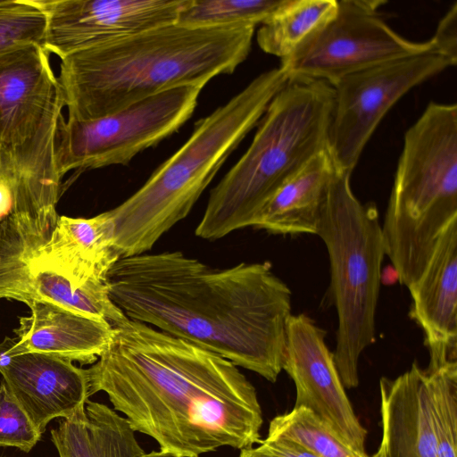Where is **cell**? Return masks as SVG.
I'll return each instance as SVG.
<instances>
[{
    "instance_id": "7a4b0ae2",
    "label": "cell",
    "mask_w": 457,
    "mask_h": 457,
    "mask_svg": "<svg viewBox=\"0 0 457 457\" xmlns=\"http://www.w3.org/2000/svg\"><path fill=\"white\" fill-rule=\"evenodd\" d=\"M111 299L134 320L275 382L282 370L292 293L269 262L214 268L179 251L121 257Z\"/></svg>"
},
{
    "instance_id": "7402d4cb",
    "label": "cell",
    "mask_w": 457,
    "mask_h": 457,
    "mask_svg": "<svg viewBox=\"0 0 457 457\" xmlns=\"http://www.w3.org/2000/svg\"><path fill=\"white\" fill-rule=\"evenodd\" d=\"M50 433L60 457H145L146 453L125 417L90 400L84 411L62 419Z\"/></svg>"
},
{
    "instance_id": "52a82bcc",
    "label": "cell",
    "mask_w": 457,
    "mask_h": 457,
    "mask_svg": "<svg viewBox=\"0 0 457 457\" xmlns=\"http://www.w3.org/2000/svg\"><path fill=\"white\" fill-rule=\"evenodd\" d=\"M351 174L334 170L317 234L328 250L330 294L338 326L334 362L345 388L359 385L361 353L376 338L375 317L386 255L382 228L374 203L353 194Z\"/></svg>"
},
{
    "instance_id": "ffe728a7",
    "label": "cell",
    "mask_w": 457,
    "mask_h": 457,
    "mask_svg": "<svg viewBox=\"0 0 457 457\" xmlns=\"http://www.w3.org/2000/svg\"><path fill=\"white\" fill-rule=\"evenodd\" d=\"M120 258L114 224L106 211L87 219L59 216L49 239L27 260L85 286L106 283L110 270Z\"/></svg>"
},
{
    "instance_id": "4fadbf2b",
    "label": "cell",
    "mask_w": 457,
    "mask_h": 457,
    "mask_svg": "<svg viewBox=\"0 0 457 457\" xmlns=\"http://www.w3.org/2000/svg\"><path fill=\"white\" fill-rule=\"evenodd\" d=\"M325 337L326 331L308 315L290 316L282 370L295 385L294 407L311 410L356 453L369 457L367 431L345 394Z\"/></svg>"
},
{
    "instance_id": "1f68e13d",
    "label": "cell",
    "mask_w": 457,
    "mask_h": 457,
    "mask_svg": "<svg viewBox=\"0 0 457 457\" xmlns=\"http://www.w3.org/2000/svg\"><path fill=\"white\" fill-rule=\"evenodd\" d=\"M238 457H257V456L252 452L251 448H248V449L241 450Z\"/></svg>"
},
{
    "instance_id": "ba28073f",
    "label": "cell",
    "mask_w": 457,
    "mask_h": 457,
    "mask_svg": "<svg viewBox=\"0 0 457 457\" xmlns=\"http://www.w3.org/2000/svg\"><path fill=\"white\" fill-rule=\"evenodd\" d=\"M64 106L59 89L31 137L17 145L0 144V255L30 259L56 225L62 178L55 137Z\"/></svg>"
},
{
    "instance_id": "5b68a950",
    "label": "cell",
    "mask_w": 457,
    "mask_h": 457,
    "mask_svg": "<svg viewBox=\"0 0 457 457\" xmlns=\"http://www.w3.org/2000/svg\"><path fill=\"white\" fill-rule=\"evenodd\" d=\"M333 87L321 80H288L273 97L245 153L209 195L195 228L220 239L253 227L268 200L293 175L327 150Z\"/></svg>"
},
{
    "instance_id": "2e32d148",
    "label": "cell",
    "mask_w": 457,
    "mask_h": 457,
    "mask_svg": "<svg viewBox=\"0 0 457 457\" xmlns=\"http://www.w3.org/2000/svg\"><path fill=\"white\" fill-rule=\"evenodd\" d=\"M60 89L49 54L27 44L0 54V144L17 145L38 129Z\"/></svg>"
},
{
    "instance_id": "603a6c76",
    "label": "cell",
    "mask_w": 457,
    "mask_h": 457,
    "mask_svg": "<svg viewBox=\"0 0 457 457\" xmlns=\"http://www.w3.org/2000/svg\"><path fill=\"white\" fill-rule=\"evenodd\" d=\"M337 5V0H283L257 31L260 48L287 59L335 16Z\"/></svg>"
},
{
    "instance_id": "8992f818",
    "label": "cell",
    "mask_w": 457,
    "mask_h": 457,
    "mask_svg": "<svg viewBox=\"0 0 457 457\" xmlns=\"http://www.w3.org/2000/svg\"><path fill=\"white\" fill-rule=\"evenodd\" d=\"M457 219V105L430 102L403 137L382 228L386 255L407 287Z\"/></svg>"
},
{
    "instance_id": "d6986e66",
    "label": "cell",
    "mask_w": 457,
    "mask_h": 457,
    "mask_svg": "<svg viewBox=\"0 0 457 457\" xmlns=\"http://www.w3.org/2000/svg\"><path fill=\"white\" fill-rule=\"evenodd\" d=\"M46 301L115 327L129 318L111 299L106 283L79 286L63 273L20 255H0V299Z\"/></svg>"
},
{
    "instance_id": "5bb4252c",
    "label": "cell",
    "mask_w": 457,
    "mask_h": 457,
    "mask_svg": "<svg viewBox=\"0 0 457 457\" xmlns=\"http://www.w3.org/2000/svg\"><path fill=\"white\" fill-rule=\"evenodd\" d=\"M0 373L11 395L43 434L54 418L84 411L89 398L86 369L56 356L0 353Z\"/></svg>"
},
{
    "instance_id": "e0dca14e",
    "label": "cell",
    "mask_w": 457,
    "mask_h": 457,
    "mask_svg": "<svg viewBox=\"0 0 457 457\" xmlns=\"http://www.w3.org/2000/svg\"><path fill=\"white\" fill-rule=\"evenodd\" d=\"M26 304L30 315L19 319L16 337H4L0 353H38L85 365L95 363L106 348L112 333L106 321L46 301Z\"/></svg>"
},
{
    "instance_id": "9c48e42d",
    "label": "cell",
    "mask_w": 457,
    "mask_h": 457,
    "mask_svg": "<svg viewBox=\"0 0 457 457\" xmlns=\"http://www.w3.org/2000/svg\"><path fill=\"white\" fill-rule=\"evenodd\" d=\"M204 87L185 85L86 121L62 115L55 137L61 178L111 165H127L137 154L171 136L191 118Z\"/></svg>"
},
{
    "instance_id": "f546056e",
    "label": "cell",
    "mask_w": 457,
    "mask_h": 457,
    "mask_svg": "<svg viewBox=\"0 0 457 457\" xmlns=\"http://www.w3.org/2000/svg\"><path fill=\"white\" fill-rule=\"evenodd\" d=\"M257 447H251L257 457H319L301 445L284 437L267 436Z\"/></svg>"
},
{
    "instance_id": "9a60e30c",
    "label": "cell",
    "mask_w": 457,
    "mask_h": 457,
    "mask_svg": "<svg viewBox=\"0 0 457 457\" xmlns=\"http://www.w3.org/2000/svg\"><path fill=\"white\" fill-rule=\"evenodd\" d=\"M411 318L421 328L431 374L457 359V219L445 228L425 270L408 287Z\"/></svg>"
},
{
    "instance_id": "6da1fadb",
    "label": "cell",
    "mask_w": 457,
    "mask_h": 457,
    "mask_svg": "<svg viewBox=\"0 0 457 457\" xmlns=\"http://www.w3.org/2000/svg\"><path fill=\"white\" fill-rule=\"evenodd\" d=\"M86 371L89 396L105 393L113 410L162 452L199 457L261 440L256 390L237 366L145 323L128 319L112 327Z\"/></svg>"
},
{
    "instance_id": "4dcf8cb0",
    "label": "cell",
    "mask_w": 457,
    "mask_h": 457,
    "mask_svg": "<svg viewBox=\"0 0 457 457\" xmlns=\"http://www.w3.org/2000/svg\"><path fill=\"white\" fill-rule=\"evenodd\" d=\"M145 457H181L176 454L162 452V451H153L149 453H145Z\"/></svg>"
},
{
    "instance_id": "cb8c5ba5",
    "label": "cell",
    "mask_w": 457,
    "mask_h": 457,
    "mask_svg": "<svg viewBox=\"0 0 457 457\" xmlns=\"http://www.w3.org/2000/svg\"><path fill=\"white\" fill-rule=\"evenodd\" d=\"M267 436L287 438L319 457H362L305 407L273 418Z\"/></svg>"
},
{
    "instance_id": "d6a6232c",
    "label": "cell",
    "mask_w": 457,
    "mask_h": 457,
    "mask_svg": "<svg viewBox=\"0 0 457 457\" xmlns=\"http://www.w3.org/2000/svg\"><path fill=\"white\" fill-rule=\"evenodd\" d=\"M1 457V456H0Z\"/></svg>"
},
{
    "instance_id": "44dd1931",
    "label": "cell",
    "mask_w": 457,
    "mask_h": 457,
    "mask_svg": "<svg viewBox=\"0 0 457 457\" xmlns=\"http://www.w3.org/2000/svg\"><path fill=\"white\" fill-rule=\"evenodd\" d=\"M335 167L328 150L287 179L260 211L253 227L272 234H317Z\"/></svg>"
},
{
    "instance_id": "ac0fdd59",
    "label": "cell",
    "mask_w": 457,
    "mask_h": 457,
    "mask_svg": "<svg viewBox=\"0 0 457 457\" xmlns=\"http://www.w3.org/2000/svg\"><path fill=\"white\" fill-rule=\"evenodd\" d=\"M382 436L372 457H438L427 374L416 361L379 381Z\"/></svg>"
},
{
    "instance_id": "8fae6325",
    "label": "cell",
    "mask_w": 457,
    "mask_h": 457,
    "mask_svg": "<svg viewBox=\"0 0 457 457\" xmlns=\"http://www.w3.org/2000/svg\"><path fill=\"white\" fill-rule=\"evenodd\" d=\"M455 64L427 52L383 62L341 79L334 99L327 150L336 170L352 173L378 125L408 91Z\"/></svg>"
},
{
    "instance_id": "d4e9b609",
    "label": "cell",
    "mask_w": 457,
    "mask_h": 457,
    "mask_svg": "<svg viewBox=\"0 0 457 457\" xmlns=\"http://www.w3.org/2000/svg\"><path fill=\"white\" fill-rule=\"evenodd\" d=\"M283 0H190L177 23L187 27H217L263 23Z\"/></svg>"
},
{
    "instance_id": "30bf717a",
    "label": "cell",
    "mask_w": 457,
    "mask_h": 457,
    "mask_svg": "<svg viewBox=\"0 0 457 457\" xmlns=\"http://www.w3.org/2000/svg\"><path fill=\"white\" fill-rule=\"evenodd\" d=\"M337 3L335 16L292 55L280 61L289 80H321L334 86L359 71L436 52L431 39L413 42L391 29L378 12L385 2Z\"/></svg>"
},
{
    "instance_id": "277c9868",
    "label": "cell",
    "mask_w": 457,
    "mask_h": 457,
    "mask_svg": "<svg viewBox=\"0 0 457 457\" xmlns=\"http://www.w3.org/2000/svg\"><path fill=\"white\" fill-rule=\"evenodd\" d=\"M287 82L288 76L280 67L254 78L226 104L196 121L183 145L137 191L107 211L114 224L115 246L120 257L148 253L187 216Z\"/></svg>"
},
{
    "instance_id": "83f0119b",
    "label": "cell",
    "mask_w": 457,
    "mask_h": 457,
    "mask_svg": "<svg viewBox=\"0 0 457 457\" xmlns=\"http://www.w3.org/2000/svg\"><path fill=\"white\" fill-rule=\"evenodd\" d=\"M43 434L16 402L5 383L0 384V446L29 453Z\"/></svg>"
},
{
    "instance_id": "f1b7e54d",
    "label": "cell",
    "mask_w": 457,
    "mask_h": 457,
    "mask_svg": "<svg viewBox=\"0 0 457 457\" xmlns=\"http://www.w3.org/2000/svg\"><path fill=\"white\" fill-rule=\"evenodd\" d=\"M435 51L457 63V3H454L440 20L430 38Z\"/></svg>"
},
{
    "instance_id": "4316f807",
    "label": "cell",
    "mask_w": 457,
    "mask_h": 457,
    "mask_svg": "<svg viewBox=\"0 0 457 457\" xmlns=\"http://www.w3.org/2000/svg\"><path fill=\"white\" fill-rule=\"evenodd\" d=\"M46 16L37 0H0V54L13 47L43 46Z\"/></svg>"
},
{
    "instance_id": "7c38bea8",
    "label": "cell",
    "mask_w": 457,
    "mask_h": 457,
    "mask_svg": "<svg viewBox=\"0 0 457 457\" xmlns=\"http://www.w3.org/2000/svg\"><path fill=\"white\" fill-rule=\"evenodd\" d=\"M46 16L43 47L61 60L177 21L190 0H37Z\"/></svg>"
},
{
    "instance_id": "484cf974",
    "label": "cell",
    "mask_w": 457,
    "mask_h": 457,
    "mask_svg": "<svg viewBox=\"0 0 457 457\" xmlns=\"http://www.w3.org/2000/svg\"><path fill=\"white\" fill-rule=\"evenodd\" d=\"M427 388L437 456L457 457V361L427 374Z\"/></svg>"
},
{
    "instance_id": "3957f363",
    "label": "cell",
    "mask_w": 457,
    "mask_h": 457,
    "mask_svg": "<svg viewBox=\"0 0 457 457\" xmlns=\"http://www.w3.org/2000/svg\"><path fill=\"white\" fill-rule=\"evenodd\" d=\"M255 26H159L61 60L57 79L68 118L114 113L185 85L204 86L231 74L247 58Z\"/></svg>"
}]
</instances>
